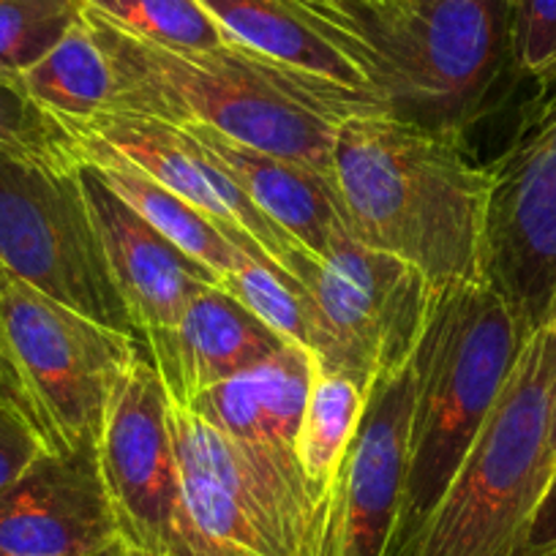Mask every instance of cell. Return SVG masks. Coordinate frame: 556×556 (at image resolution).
<instances>
[{"mask_svg":"<svg viewBox=\"0 0 556 556\" xmlns=\"http://www.w3.org/2000/svg\"><path fill=\"white\" fill-rule=\"evenodd\" d=\"M333 189L355 240L399 256L442 290L483 281L491 169L462 139L388 115L336 128Z\"/></svg>","mask_w":556,"mask_h":556,"instance_id":"1","label":"cell"},{"mask_svg":"<svg viewBox=\"0 0 556 556\" xmlns=\"http://www.w3.org/2000/svg\"><path fill=\"white\" fill-rule=\"evenodd\" d=\"M371 79L395 121L462 139L513 63L510 0H292Z\"/></svg>","mask_w":556,"mask_h":556,"instance_id":"2","label":"cell"},{"mask_svg":"<svg viewBox=\"0 0 556 556\" xmlns=\"http://www.w3.org/2000/svg\"><path fill=\"white\" fill-rule=\"evenodd\" d=\"M115 74L112 112L202 126L240 146L330 175L339 121L281 74L235 47L169 50L112 28L85 9Z\"/></svg>","mask_w":556,"mask_h":556,"instance_id":"3","label":"cell"},{"mask_svg":"<svg viewBox=\"0 0 556 556\" xmlns=\"http://www.w3.org/2000/svg\"><path fill=\"white\" fill-rule=\"evenodd\" d=\"M529 336L532 330L485 281L431 290L424 333L412 352L401 554L456 478Z\"/></svg>","mask_w":556,"mask_h":556,"instance_id":"4","label":"cell"},{"mask_svg":"<svg viewBox=\"0 0 556 556\" xmlns=\"http://www.w3.org/2000/svg\"><path fill=\"white\" fill-rule=\"evenodd\" d=\"M556 319L534 330L440 505L401 556H518L554 475Z\"/></svg>","mask_w":556,"mask_h":556,"instance_id":"5","label":"cell"},{"mask_svg":"<svg viewBox=\"0 0 556 556\" xmlns=\"http://www.w3.org/2000/svg\"><path fill=\"white\" fill-rule=\"evenodd\" d=\"M139 346L137 336L83 317L20 281L0 290V382L28 412L50 453L99 442L112 390Z\"/></svg>","mask_w":556,"mask_h":556,"instance_id":"6","label":"cell"},{"mask_svg":"<svg viewBox=\"0 0 556 556\" xmlns=\"http://www.w3.org/2000/svg\"><path fill=\"white\" fill-rule=\"evenodd\" d=\"M317 323V363L371 388L406 366L424 333L431 285L412 265L341 229L325 256L298 249L287 267Z\"/></svg>","mask_w":556,"mask_h":556,"instance_id":"7","label":"cell"},{"mask_svg":"<svg viewBox=\"0 0 556 556\" xmlns=\"http://www.w3.org/2000/svg\"><path fill=\"white\" fill-rule=\"evenodd\" d=\"M0 267L61 306L137 336L77 169L0 156Z\"/></svg>","mask_w":556,"mask_h":556,"instance_id":"8","label":"cell"},{"mask_svg":"<svg viewBox=\"0 0 556 556\" xmlns=\"http://www.w3.org/2000/svg\"><path fill=\"white\" fill-rule=\"evenodd\" d=\"M491 169L483 281L529 330L556 312V77Z\"/></svg>","mask_w":556,"mask_h":556,"instance_id":"9","label":"cell"},{"mask_svg":"<svg viewBox=\"0 0 556 556\" xmlns=\"http://www.w3.org/2000/svg\"><path fill=\"white\" fill-rule=\"evenodd\" d=\"M96 447L126 548L139 556H178L180 464L167 390L146 344L134 352L112 390Z\"/></svg>","mask_w":556,"mask_h":556,"instance_id":"10","label":"cell"},{"mask_svg":"<svg viewBox=\"0 0 556 556\" xmlns=\"http://www.w3.org/2000/svg\"><path fill=\"white\" fill-rule=\"evenodd\" d=\"M412 357L368 388L328 513V556H399L409 469Z\"/></svg>","mask_w":556,"mask_h":556,"instance_id":"11","label":"cell"},{"mask_svg":"<svg viewBox=\"0 0 556 556\" xmlns=\"http://www.w3.org/2000/svg\"><path fill=\"white\" fill-rule=\"evenodd\" d=\"M72 131L115 148L148 178L205 213L249 254L265 256L287 270L290 256L301 249L249 200L227 169L186 128L151 115L104 112Z\"/></svg>","mask_w":556,"mask_h":556,"instance_id":"12","label":"cell"},{"mask_svg":"<svg viewBox=\"0 0 556 556\" xmlns=\"http://www.w3.org/2000/svg\"><path fill=\"white\" fill-rule=\"evenodd\" d=\"M96 445L45 453L0 496V556H99L126 545Z\"/></svg>","mask_w":556,"mask_h":556,"instance_id":"13","label":"cell"},{"mask_svg":"<svg viewBox=\"0 0 556 556\" xmlns=\"http://www.w3.org/2000/svg\"><path fill=\"white\" fill-rule=\"evenodd\" d=\"M227 45L281 74L333 121L384 115L368 74L292 0H200Z\"/></svg>","mask_w":556,"mask_h":556,"instance_id":"14","label":"cell"},{"mask_svg":"<svg viewBox=\"0 0 556 556\" xmlns=\"http://www.w3.org/2000/svg\"><path fill=\"white\" fill-rule=\"evenodd\" d=\"M77 175L112 281L139 341L156 330L173 328L191 298L202 287H218V278L205 265L186 256L173 240L156 232L99 178L90 164L79 162Z\"/></svg>","mask_w":556,"mask_h":556,"instance_id":"15","label":"cell"},{"mask_svg":"<svg viewBox=\"0 0 556 556\" xmlns=\"http://www.w3.org/2000/svg\"><path fill=\"white\" fill-rule=\"evenodd\" d=\"M314 363L317 357L308 350L285 344L251 371L197 395L189 406L218 426L251 462L273 469L308 494L298 464V431L312 390Z\"/></svg>","mask_w":556,"mask_h":556,"instance_id":"16","label":"cell"},{"mask_svg":"<svg viewBox=\"0 0 556 556\" xmlns=\"http://www.w3.org/2000/svg\"><path fill=\"white\" fill-rule=\"evenodd\" d=\"M167 399L189 406L197 395L251 371L276 355L278 339L262 319L222 287H202L178 323L142 339Z\"/></svg>","mask_w":556,"mask_h":556,"instance_id":"17","label":"cell"},{"mask_svg":"<svg viewBox=\"0 0 556 556\" xmlns=\"http://www.w3.org/2000/svg\"><path fill=\"white\" fill-rule=\"evenodd\" d=\"M222 164L249 200L287 238L312 256H325L330 240L346 229L333 178L292 159L240 146L202 126H180Z\"/></svg>","mask_w":556,"mask_h":556,"instance_id":"18","label":"cell"},{"mask_svg":"<svg viewBox=\"0 0 556 556\" xmlns=\"http://www.w3.org/2000/svg\"><path fill=\"white\" fill-rule=\"evenodd\" d=\"M74 137H77L79 146V162L90 164L99 173V178L146 218L156 232L173 240L186 256L205 265L218 278V287L235 270L240 256L249 254L205 213L197 211L175 191L164 189L162 184L148 178L142 169L123 159L115 148H110L101 139L83 137V134H74Z\"/></svg>","mask_w":556,"mask_h":556,"instance_id":"19","label":"cell"},{"mask_svg":"<svg viewBox=\"0 0 556 556\" xmlns=\"http://www.w3.org/2000/svg\"><path fill=\"white\" fill-rule=\"evenodd\" d=\"M20 85L41 110L68 128L112 112L115 99L112 63L85 14L39 63L20 77Z\"/></svg>","mask_w":556,"mask_h":556,"instance_id":"20","label":"cell"},{"mask_svg":"<svg viewBox=\"0 0 556 556\" xmlns=\"http://www.w3.org/2000/svg\"><path fill=\"white\" fill-rule=\"evenodd\" d=\"M368 390L346 374L314 363L312 390L298 431V464L308 494L330 513L336 480L361 429Z\"/></svg>","mask_w":556,"mask_h":556,"instance_id":"21","label":"cell"},{"mask_svg":"<svg viewBox=\"0 0 556 556\" xmlns=\"http://www.w3.org/2000/svg\"><path fill=\"white\" fill-rule=\"evenodd\" d=\"M222 290L243 303L278 339L317 355L319 333L312 308H308L306 292L276 262L265 260V256L243 254L235 270L222 281Z\"/></svg>","mask_w":556,"mask_h":556,"instance_id":"22","label":"cell"},{"mask_svg":"<svg viewBox=\"0 0 556 556\" xmlns=\"http://www.w3.org/2000/svg\"><path fill=\"white\" fill-rule=\"evenodd\" d=\"M90 14L123 34L169 50H222L227 36L200 0H83Z\"/></svg>","mask_w":556,"mask_h":556,"instance_id":"23","label":"cell"},{"mask_svg":"<svg viewBox=\"0 0 556 556\" xmlns=\"http://www.w3.org/2000/svg\"><path fill=\"white\" fill-rule=\"evenodd\" d=\"M0 156L52 169L79 167V146L72 128L41 110L20 79L12 77H0Z\"/></svg>","mask_w":556,"mask_h":556,"instance_id":"24","label":"cell"},{"mask_svg":"<svg viewBox=\"0 0 556 556\" xmlns=\"http://www.w3.org/2000/svg\"><path fill=\"white\" fill-rule=\"evenodd\" d=\"M83 14V0H0V77H23Z\"/></svg>","mask_w":556,"mask_h":556,"instance_id":"25","label":"cell"},{"mask_svg":"<svg viewBox=\"0 0 556 556\" xmlns=\"http://www.w3.org/2000/svg\"><path fill=\"white\" fill-rule=\"evenodd\" d=\"M510 39L518 72L556 77V0H510Z\"/></svg>","mask_w":556,"mask_h":556,"instance_id":"26","label":"cell"},{"mask_svg":"<svg viewBox=\"0 0 556 556\" xmlns=\"http://www.w3.org/2000/svg\"><path fill=\"white\" fill-rule=\"evenodd\" d=\"M45 453H50L45 437L39 434L28 412L9 393L7 384L0 382V496Z\"/></svg>","mask_w":556,"mask_h":556,"instance_id":"27","label":"cell"},{"mask_svg":"<svg viewBox=\"0 0 556 556\" xmlns=\"http://www.w3.org/2000/svg\"><path fill=\"white\" fill-rule=\"evenodd\" d=\"M518 556H556V469L534 507L523 551Z\"/></svg>","mask_w":556,"mask_h":556,"instance_id":"28","label":"cell"},{"mask_svg":"<svg viewBox=\"0 0 556 556\" xmlns=\"http://www.w3.org/2000/svg\"><path fill=\"white\" fill-rule=\"evenodd\" d=\"M551 456L556 464V390H554V404H551Z\"/></svg>","mask_w":556,"mask_h":556,"instance_id":"29","label":"cell"},{"mask_svg":"<svg viewBox=\"0 0 556 556\" xmlns=\"http://www.w3.org/2000/svg\"><path fill=\"white\" fill-rule=\"evenodd\" d=\"M126 545H117V548H112V551H106V554H99V556H126Z\"/></svg>","mask_w":556,"mask_h":556,"instance_id":"30","label":"cell"},{"mask_svg":"<svg viewBox=\"0 0 556 556\" xmlns=\"http://www.w3.org/2000/svg\"><path fill=\"white\" fill-rule=\"evenodd\" d=\"M9 281H12V278H9L7 273H3V267H0V290H3V287H7Z\"/></svg>","mask_w":556,"mask_h":556,"instance_id":"31","label":"cell"},{"mask_svg":"<svg viewBox=\"0 0 556 556\" xmlns=\"http://www.w3.org/2000/svg\"><path fill=\"white\" fill-rule=\"evenodd\" d=\"M126 556H139V554H134V551H126Z\"/></svg>","mask_w":556,"mask_h":556,"instance_id":"32","label":"cell"},{"mask_svg":"<svg viewBox=\"0 0 556 556\" xmlns=\"http://www.w3.org/2000/svg\"><path fill=\"white\" fill-rule=\"evenodd\" d=\"M0 377H3V361H0Z\"/></svg>","mask_w":556,"mask_h":556,"instance_id":"33","label":"cell"},{"mask_svg":"<svg viewBox=\"0 0 556 556\" xmlns=\"http://www.w3.org/2000/svg\"><path fill=\"white\" fill-rule=\"evenodd\" d=\"M551 319H556V312H554V317H551Z\"/></svg>","mask_w":556,"mask_h":556,"instance_id":"34","label":"cell"}]
</instances>
